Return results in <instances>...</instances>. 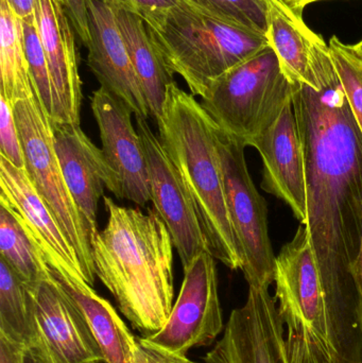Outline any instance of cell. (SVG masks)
Listing matches in <instances>:
<instances>
[{
	"label": "cell",
	"instance_id": "cell-22",
	"mask_svg": "<svg viewBox=\"0 0 362 363\" xmlns=\"http://www.w3.org/2000/svg\"><path fill=\"white\" fill-rule=\"evenodd\" d=\"M0 338L21 351L38 347L31 289L0 258Z\"/></svg>",
	"mask_w": 362,
	"mask_h": 363
},
{
	"label": "cell",
	"instance_id": "cell-4",
	"mask_svg": "<svg viewBox=\"0 0 362 363\" xmlns=\"http://www.w3.org/2000/svg\"><path fill=\"white\" fill-rule=\"evenodd\" d=\"M159 138L191 196L208 252L233 271L244 257L236 238L225 196L216 144V123L191 94L176 82L168 86Z\"/></svg>",
	"mask_w": 362,
	"mask_h": 363
},
{
	"label": "cell",
	"instance_id": "cell-33",
	"mask_svg": "<svg viewBox=\"0 0 362 363\" xmlns=\"http://www.w3.org/2000/svg\"><path fill=\"white\" fill-rule=\"evenodd\" d=\"M352 274L355 286H356L357 294H358L359 311H361L362 322V238L358 254H357L356 259L353 264Z\"/></svg>",
	"mask_w": 362,
	"mask_h": 363
},
{
	"label": "cell",
	"instance_id": "cell-18",
	"mask_svg": "<svg viewBox=\"0 0 362 363\" xmlns=\"http://www.w3.org/2000/svg\"><path fill=\"white\" fill-rule=\"evenodd\" d=\"M52 129L64 180L84 220L91 243L98 234V203L104 187L110 184L103 155L80 125L52 123Z\"/></svg>",
	"mask_w": 362,
	"mask_h": 363
},
{
	"label": "cell",
	"instance_id": "cell-20",
	"mask_svg": "<svg viewBox=\"0 0 362 363\" xmlns=\"http://www.w3.org/2000/svg\"><path fill=\"white\" fill-rule=\"evenodd\" d=\"M269 46L278 55L285 76L293 84L315 87L312 59L315 48L322 38L280 0H265Z\"/></svg>",
	"mask_w": 362,
	"mask_h": 363
},
{
	"label": "cell",
	"instance_id": "cell-37",
	"mask_svg": "<svg viewBox=\"0 0 362 363\" xmlns=\"http://www.w3.org/2000/svg\"><path fill=\"white\" fill-rule=\"evenodd\" d=\"M354 46L355 48L357 49V50L361 51V52L362 53V40H359V42L357 43L356 45H354Z\"/></svg>",
	"mask_w": 362,
	"mask_h": 363
},
{
	"label": "cell",
	"instance_id": "cell-25",
	"mask_svg": "<svg viewBox=\"0 0 362 363\" xmlns=\"http://www.w3.org/2000/svg\"><path fill=\"white\" fill-rule=\"evenodd\" d=\"M329 46L353 116L362 134V53L354 45L344 44L337 36L329 40Z\"/></svg>",
	"mask_w": 362,
	"mask_h": 363
},
{
	"label": "cell",
	"instance_id": "cell-6",
	"mask_svg": "<svg viewBox=\"0 0 362 363\" xmlns=\"http://www.w3.org/2000/svg\"><path fill=\"white\" fill-rule=\"evenodd\" d=\"M295 89L268 46L217 79L200 104L221 130L247 147L276 123Z\"/></svg>",
	"mask_w": 362,
	"mask_h": 363
},
{
	"label": "cell",
	"instance_id": "cell-19",
	"mask_svg": "<svg viewBox=\"0 0 362 363\" xmlns=\"http://www.w3.org/2000/svg\"><path fill=\"white\" fill-rule=\"evenodd\" d=\"M49 266V264H48ZM53 281L74 303L89 324L106 363H129L137 345L116 309L94 287L49 266Z\"/></svg>",
	"mask_w": 362,
	"mask_h": 363
},
{
	"label": "cell",
	"instance_id": "cell-27",
	"mask_svg": "<svg viewBox=\"0 0 362 363\" xmlns=\"http://www.w3.org/2000/svg\"><path fill=\"white\" fill-rule=\"evenodd\" d=\"M219 18L266 34L265 0H189Z\"/></svg>",
	"mask_w": 362,
	"mask_h": 363
},
{
	"label": "cell",
	"instance_id": "cell-14",
	"mask_svg": "<svg viewBox=\"0 0 362 363\" xmlns=\"http://www.w3.org/2000/svg\"><path fill=\"white\" fill-rule=\"evenodd\" d=\"M0 204L15 213L35 241L47 264L74 279L87 283L86 275L63 228L38 194L26 169L0 155Z\"/></svg>",
	"mask_w": 362,
	"mask_h": 363
},
{
	"label": "cell",
	"instance_id": "cell-34",
	"mask_svg": "<svg viewBox=\"0 0 362 363\" xmlns=\"http://www.w3.org/2000/svg\"><path fill=\"white\" fill-rule=\"evenodd\" d=\"M21 352L0 338V363H19Z\"/></svg>",
	"mask_w": 362,
	"mask_h": 363
},
{
	"label": "cell",
	"instance_id": "cell-26",
	"mask_svg": "<svg viewBox=\"0 0 362 363\" xmlns=\"http://www.w3.org/2000/svg\"><path fill=\"white\" fill-rule=\"evenodd\" d=\"M26 55L29 63L32 83L49 117L53 113V89L50 70L40 42L35 21H21Z\"/></svg>",
	"mask_w": 362,
	"mask_h": 363
},
{
	"label": "cell",
	"instance_id": "cell-28",
	"mask_svg": "<svg viewBox=\"0 0 362 363\" xmlns=\"http://www.w3.org/2000/svg\"><path fill=\"white\" fill-rule=\"evenodd\" d=\"M0 155L21 169H26L21 135L12 104L0 95Z\"/></svg>",
	"mask_w": 362,
	"mask_h": 363
},
{
	"label": "cell",
	"instance_id": "cell-2",
	"mask_svg": "<svg viewBox=\"0 0 362 363\" xmlns=\"http://www.w3.org/2000/svg\"><path fill=\"white\" fill-rule=\"evenodd\" d=\"M106 228L91 241L96 277L142 337L161 330L174 307V242L154 208L119 206L104 196Z\"/></svg>",
	"mask_w": 362,
	"mask_h": 363
},
{
	"label": "cell",
	"instance_id": "cell-15",
	"mask_svg": "<svg viewBox=\"0 0 362 363\" xmlns=\"http://www.w3.org/2000/svg\"><path fill=\"white\" fill-rule=\"evenodd\" d=\"M89 38L87 64L100 86L123 101L135 117H150L111 0H86Z\"/></svg>",
	"mask_w": 362,
	"mask_h": 363
},
{
	"label": "cell",
	"instance_id": "cell-24",
	"mask_svg": "<svg viewBox=\"0 0 362 363\" xmlns=\"http://www.w3.org/2000/svg\"><path fill=\"white\" fill-rule=\"evenodd\" d=\"M0 258L30 289L52 279L44 254L18 218L4 204H0Z\"/></svg>",
	"mask_w": 362,
	"mask_h": 363
},
{
	"label": "cell",
	"instance_id": "cell-9",
	"mask_svg": "<svg viewBox=\"0 0 362 363\" xmlns=\"http://www.w3.org/2000/svg\"><path fill=\"white\" fill-rule=\"evenodd\" d=\"M183 271L180 294L167 323L159 332L142 338L168 353L186 356L193 349L213 345L225 325L214 256L203 252Z\"/></svg>",
	"mask_w": 362,
	"mask_h": 363
},
{
	"label": "cell",
	"instance_id": "cell-5",
	"mask_svg": "<svg viewBox=\"0 0 362 363\" xmlns=\"http://www.w3.org/2000/svg\"><path fill=\"white\" fill-rule=\"evenodd\" d=\"M166 69L202 98L225 72L269 46L261 32L215 16L189 0L142 17Z\"/></svg>",
	"mask_w": 362,
	"mask_h": 363
},
{
	"label": "cell",
	"instance_id": "cell-12",
	"mask_svg": "<svg viewBox=\"0 0 362 363\" xmlns=\"http://www.w3.org/2000/svg\"><path fill=\"white\" fill-rule=\"evenodd\" d=\"M150 177L151 201L169 230L183 269L208 251L205 237L191 196L174 164L146 118L135 117Z\"/></svg>",
	"mask_w": 362,
	"mask_h": 363
},
{
	"label": "cell",
	"instance_id": "cell-29",
	"mask_svg": "<svg viewBox=\"0 0 362 363\" xmlns=\"http://www.w3.org/2000/svg\"><path fill=\"white\" fill-rule=\"evenodd\" d=\"M129 363H200L193 362L187 356L174 355L137 337V345ZM205 363V362H204Z\"/></svg>",
	"mask_w": 362,
	"mask_h": 363
},
{
	"label": "cell",
	"instance_id": "cell-3",
	"mask_svg": "<svg viewBox=\"0 0 362 363\" xmlns=\"http://www.w3.org/2000/svg\"><path fill=\"white\" fill-rule=\"evenodd\" d=\"M274 284L290 363H362L358 296L323 283L305 224L276 256Z\"/></svg>",
	"mask_w": 362,
	"mask_h": 363
},
{
	"label": "cell",
	"instance_id": "cell-23",
	"mask_svg": "<svg viewBox=\"0 0 362 363\" xmlns=\"http://www.w3.org/2000/svg\"><path fill=\"white\" fill-rule=\"evenodd\" d=\"M0 95L12 106L34 95L23 42V23L6 0H0Z\"/></svg>",
	"mask_w": 362,
	"mask_h": 363
},
{
	"label": "cell",
	"instance_id": "cell-21",
	"mask_svg": "<svg viewBox=\"0 0 362 363\" xmlns=\"http://www.w3.org/2000/svg\"><path fill=\"white\" fill-rule=\"evenodd\" d=\"M111 1L114 6L119 28L146 97L150 117L157 123L163 110L168 86L176 81L159 60L142 17L115 0Z\"/></svg>",
	"mask_w": 362,
	"mask_h": 363
},
{
	"label": "cell",
	"instance_id": "cell-1",
	"mask_svg": "<svg viewBox=\"0 0 362 363\" xmlns=\"http://www.w3.org/2000/svg\"><path fill=\"white\" fill-rule=\"evenodd\" d=\"M312 74L316 87L295 84L293 94L305 155V226L323 283L357 292L352 268L362 238V134L323 38Z\"/></svg>",
	"mask_w": 362,
	"mask_h": 363
},
{
	"label": "cell",
	"instance_id": "cell-32",
	"mask_svg": "<svg viewBox=\"0 0 362 363\" xmlns=\"http://www.w3.org/2000/svg\"><path fill=\"white\" fill-rule=\"evenodd\" d=\"M21 21H35L36 0H6Z\"/></svg>",
	"mask_w": 362,
	"mask_h": 363
},
{
	"label": "cell",
	"instance_id": "cell-7",
	"mask_svg": "<svg viewBox=\"0 0 362 363\" xmlns=\"http://www.w3.org/2000/svg\"><path fill=\"white\" fill-rule=\"evenodd\" d=\"M25 155L26 172L76 250L87 283L96 281L91 239L68 190L53 142L52 123L36 91L13 106Z\"/></svg>",
	"mask_w": 362,
	"mask_h": 363
},
{
	"label": "cell",
	"instance_id": "cell-31",
	"mask_svg": "<svg viewBox=\"0 0 362 363\" xmlns=\"http://www.w3.org/2000/svg\"><path fill=\"white\" fill-rule=\"evenodd\" d=\"M118 4L132 9L144 17L161 11L168 10L178 4L179 0H115Z\"/></svg>",
	"mask_w": 362,
	"mask_h": 363
},
{
	"label": "cell",
	"instance_id": "cell-10",
	"mask_svg": "<svg viewBox=\"0 0 362 363\" xmlns=\"http://www.w3.org/2000/svg\"><path fill=\"white\" fill-rule=\"evenodd\" d=\"M91 108L110 174L108 189L117 199L145 206L151 201L150 177L142 138L132 123L133 112L101 86L91 95Z\"/></svg>",
	"mask_w": 362,
	"mask_h": 363
},
{
	"label": "cell",
	"instance_id": "cell-35",
	"mask_svg": "<svg viewBox=\"0 0 362 363\" xmlns=\"http://www.w3.org/2000/svg\"><path fill=\"white\" fill-rule=\"evenodd\" d=\"M281 2L288 6L291 11L295 13V14L303 16L304 10L308 4H314L317 1H323V0H280Z\"/></svg>",
	"mask_w": 362,
	"mask_h": 363
},
{
	"label": "cell",
	"instance_id": "cell-16",
	"mask_svg": "<svg viewBox=\"0 0 362 363\" xmlns=\"http://www.w3.org/2000/svg\"><path fill=\"white\" fill-rule=\"evenodd\" d=\"M36 26L50 70L55 123L80 125L82 81L74 29L64 0H36Z\"/></svg>",
	"mask_w": 362,
	"mask_h": 363
},
{
	"label": "cell",
	"instance_id": "cell-11",
	"mask_svg": "<svg viewBox=\"0 0 362 363\" xmlns=\"http://www.w3.org/2000/svg\"><path fill=\"white\" fill-rule=\"evenodd\" d=\"M285 324L269 288L249 287L244 306L234 309L205 363H290Z\"/></svg>",
	"mask_w": 362,
	"mask_h": 363
},
{
	"label": "cell",
	"instance_id": "cell-8",
	"mask_svg": "<svg viewBox=\"0 0 362 363\" xmlns=\"http://www.w3.org/2000/svg\"><path fill=\"white\" fill-rule=\"evenodd\" d=\"M216 144L227 209L244 257L242 273L249 287L269 288L274 283L276 256L270 240L267 203L251 178L246 146L218 125Z\"/></svg>",
	"mask_w": 362,
	"mask_h": 363
},
{
	"label": "cell",
	"instance_id": "cell-30",
	"mask_svg": "<svg viewBox=\"0 0 362 363\" xmlns=\"http://www.w3.org/2000/svg\"><path fill=\"white\" fill-rule=\"evenodd\" d=\"M70 23L81 42L87 46L89 43V11L86 0H64Z\"/></svg>",
	"mask_w": 362,
	"mask_h": 363
},
{
	"label": "cell",
	"instance_id": "cell-38",
	"mask_svg": "<svg viewBox=\"0 0 362 363\" xmlns=\"http://www.w3.org/2000/svg\"><path fill=\"white\" fill-rule=\"evenodd\" d=\"M95 363H106V362H104V360H103V362H95Z\"/></svg>",
	"mask_w": 362,
	"mask_h": 363
},
{
	"label": "cell",
	"instance_id": "cell-17",
	"mask_svg": "<svg viewBox=\"0 0 362 363\" xmlns=\"http://www.w3.org/2000/svg\"><path fill=\"white\" fill-rule=\"evenodd\" d=\"M251 147L263 160L264 190L284 201L300 223L307 220L305 155L293 98Z\"/></svg>",
	"mask_w": 362,
	"mask_h": 363
},
{
	"label": "cell",
	"instance_id": "cell-13",
	"mask_svg": "<svg viewBox=\"0 0 362 363\" xmlns=\"http://www.w3.org/2000/svg\"><path fill=\"white\" fill-rule=\"evenodd\" d=\"M31 291L38 333L36 356L45 363L103 362L82 313L53 279L42 281Z\"/></svg>",
	"mask_w": 362,
	"mask_h": 363
},
{
	"label": "cell",
	"instance_id": "cell-36",
	"mask_svg": "<svg viewBox=\"0 0 362 363\" xmlns=\"http://www.w3.org/2000/svg\"><path fill=\"white\" fill-rule=\"evenodd\" d=\"M19 363H45L40 359L38 356H36L33 352L31 351H25L21 352V360H19Z\"/></svg>",
	"mask_w": 362,
	"mask_h": 363
}]
</instances>
